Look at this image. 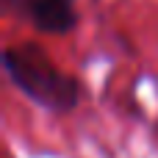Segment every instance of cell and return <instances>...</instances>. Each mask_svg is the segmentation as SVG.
<instances>
[{"label": "cell", "instance_id": "1", "mask_svg": "<svg viewBox=\"0 0 158 158\" xmlns=\"http://www.w3.org/2000/svg\"><path fill=\"white\" fill-rule=\"evenodd\" d=\"M3 69L28 100L53 114H72L81 106V81L56 67L36 42L8 44L3 50Z\"/></svg>", "mask_w": 158, "mask_h": 158}, {"label": "cell", "instance_id": "2", "mask_svg": "<svg viewBox=\"0 0 158 158\" xmlns=\"http://www.w3.org/2000/svg\"><path fill=\"white\" fill-rule=\"evenodd\" d=\"M19 14L39 33L50 36H67L78 25L75 0H19Z\"/></svg>", "mask_w": 158, "mask_h": 158}]
</instances>
